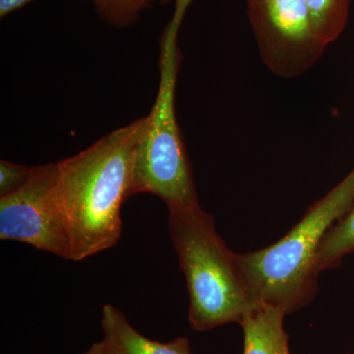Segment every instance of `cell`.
I'll use <instances>...</instances> for the list:
<instances>
[{
  "label": "cell",
  "mask_w": 354,
  "mask_h": 354,
  "mask_svg": "<svg viewBox=\"0 0 354 354\" xmlns=\"http://www.w3.org/2000/svg\"><path fill=\"white\" fill-rule=\"evenodd\" d=\"M104 22L116 28H125L136 22L144 9L155 0H90Z\"/></svg>",
  "instance_id": "obj_11"
},
{
  "label": "cell",
  "mask_w": 354,
  "mask_h": 354,
  "mask_svg": "<svg viewBox=\"0 0 354 354\" xmlns=\"http://www.w3.org/2000/svg\"><path fill=\"white\" fill-rule=\"evenodd\" d=\"M346 354H348V353H346Z\"/></svg>",
  "instance_id": "obj_16"
},
{
  "label": "cell",
  "mask_w": 354,
  "mask_h": 354,
  "mask_svg": "<svg viewBox=\"0 0 354 354\" xmlns=\"http://www.w3.org/2000/svg\"><path fill=\"white\" fill-rule=\"evenodd\" d=\"M248 16L265 64L283 78L304 74L327 46L305 0H248Z\"/></svg>",
  "instance_id": "obj_5"
},
{
  "label": "cell",
  "mask_w": 354,
  "mask_h": 354,
  "mask_svg": "<svg viewBox=\"0 0 354 354\" xmlns=\"http://www.w3.org/2000/svg\"><path fill=\"white\" fill-rule=\"evenodd\" d=\"M0 239L72 260L57 193V164L37 165L25 185L0 197Z\"/></svg>",
  "instance_id": "obj_6"
},
{
  "label": "cell",
  "mask_w": 354,
  "mask_h": 354,
  "mask_svg": "<svg viewBox=\"0 0 354 354\" xmlns=\"http://www.w3.org/2000/svg\"><path fill=\"white\" fill-rule=\"evenodd\" d=\"M169 234L189 292L188 317L196 332L241 324L255 306L235 252L201 205L169 208Z\"/></svg>",
  "instance_id": "obj_3"
},
{
  "label": "cell",
  "mask_w": 354,
  "mask_h": 354,
  "mask_svg": "<svg viewBox=\"0 0 354 354\" xmlns=\"http://www.w3.org/2000/svg\"><path fill=\"white\" fill-rule=\"evenodd\" d=\"M102 342L108 354H191L187 337L167 342L153 341L135 330L124 314L113 305L102 307Z\"/></svg>",
  "instance_id": "obj_7"
},
{
  "label": "cell",
  "mask_w": 354,
  "mask_h": 354,
  "mask_svg": "<svg viewBox=\"0 0 354 354\" xmlns=\"http://www.w3.org/2000/svg\"><path fill=\"white\" fill-rule=\"evenodd\" d=\"M354 204V169L314 203L281 241L260 250L235 253L254 304L288 314L308 305L318 291L317 257L325 234Z\"/></svg>",
  "instance_id": "obj_2"
},
{
  "label": "cell",
  "mask_w": 354,
  "mask_h": 354,
  "mask_svg": "<svg viewBox=\"0 0 354 354\" xmlns=\"http://www.w3.org/2000/svg\"><path fill=\"white\" fill-rule=\"evenodd\" d=\"M32 0H0V17L3 18L8 14L22 8Z\"/></svg>",
  "instance_id": "obj_13"
},
{
  "label": "cell",
  "mask_w": 354,
  "mask_h": 354,
  "mask_svg": "<svg viewBox=\"0 0 354 354\" xmlns=\"http://www.w3.org/2000/svg\"><path fill=\"white\" fill-rule=\"evenodd\" d=\"M353 252L354 206L324 236L317 257L319 274L324 270L337 267L344 256Z\"/></svg>",
  "instance_id": "obj_9"
},
{
  "label": "cell",
  "mask_w": 354,
  "mask_h": 354,
  "mask_svg": "<svg viewBox=\"0 0 354 354\" xmlns=\"http://www.w3.org/2000/svg\"><path fill=\"white\" fill-rule=\"evenodd\" d=\"M319 37L326 44L339 38L348 17L349 0H305Z\"/></svg>",
  "instance_id": "obj_10"
},
{
  "label": "cell",
  "mask_w": 354,
  "mask_h": 354,
  "mask_svg": "<svg viewBox=\"0 0 354 354\" xmlns=\"http://www.w3.org/2000/svg\"><path fill=\"white\" fill-rule=\"evenodd\" d=\"M80 354H108L106 353V348H104V342H94L92 346Z\"/></svg>",
  "instance_id": "obj_14"
},
{
  "label": "cell",
  "mask_w": 354,
  "mask_h": 354,
  "mask_svg": "<svg viewBox=\"0 0 354 354\" xmlns=\"http://www.w3.org/2000/svg\"><path fill=\"white\" fill-rule=\"evenodd\" d=\"M283 310L258 304L244 316L243 354H290L288 335L283 328Z\"/></svg>",
  "instance_id": "obj_8"
},
{
  "label": "cell",
  "mask_w": 354,
  "mask_h": 354,
  "mask_svg": "<svg viewBox=\"0 0 354 354\" xmlns=\"http://www.w3.org/2000/svg\"><path fill=\"white\" fill-rule=\"evenodd\" d=\"M174 16L160 38V86L136 149L132 195L151 193L167 208L200 205L187 151L176 114V88L181 55L177 38L193 0H176Z\"/></svg>",
  "instance_id": "obj_4"
},
{
  "label": "cell",
  "mask_w": 354,
  "mask_h": 354,
  "mask_svg": "<svg viewBox=\"0 0 354 354\" xmlns=\"http://www.w3.org/2000/svg\"><path fill=\"white\" fill-rule=\"evenodd\" d=\"M160 3L162 4H167L169 3V2L172 1V0H160Z\"/></svg>",
  "instance_id": "obj_15"
},
{
  "label": "cell",
  "mask_w": 354,
  "mask_h": 354,
  "mask_svg": "<svg viewBox=\"0 0 354 354\" xmlns=\"http://www.w3.org/2000/svg\"><path fill=\"white\" fill-rule=\"evenodd\" d=\"M145 118L57 162V193L72 250L81 261L115 245L121 207L133 196L136 149Z\"/></svg>",
  "instance_id": "obj_1"
},
{
  "label": "cell",
  "mask_w": 354,
  "mask_h": 354,
  "mask_svg": "<svg viewBox=\"0 0 354 354\" xmlns=\"http://www.w3.org/2000/svg\"><path fill=\"white\" fill-rule=\"evenodd\" d=\"M34 167L0 162V197L6 196L19 189L31 177Z\"/></svg>",
  "instance_id": "obj_12"
}]
</instances>
